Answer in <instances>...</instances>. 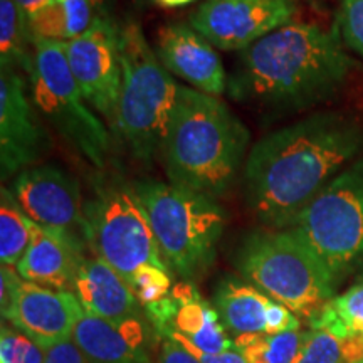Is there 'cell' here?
Here are the masks:
<instances>
[{
  "instance_id": "obj_2",
  "label": "cell",
  "mask_w": 363,
  "mask_h": 363,
  "mask_svg": "<svg viewBox=\"0 0 363 363\" xmlns=\"http://www.w3.org/2000/svg\"><path fill=\"white\" fill-rule=\"evenodd\" d=\"M353 61L335 33L289 22L240 51L227 91L264 111H296L333 96Z\"/></svg>"
},
{
  "instance_id": "obj_16",
  "label": "cell",
  "mask_w": 363,
  "mask_h": 363,
  "mask_svg": "<svg viewBox=\"0 0 363 363\" xmlns=\"http://www.w3.org/2000/svg\"><path fill=\"white\" fill-rule=\"evenodd\" d=\"M84 244L83 238L34 222L29 247L16 271L30 283L72 293L76 274L86 257Z\"/></svg>"
},
{
  "instance_id": "obj_10",
  "label": "cell",
  "mask_w": 363,
  "mask_h": 363,
  "mask_svg": "<svg viewBox=\"0 0 363 363\" xmlns=\"http://www.w3.org/2000/svg\"><path fill=\"white\" fill-rule=\"evenodd\" d=\"M121 29L96 16L79 38L65 40L67 65L81 93L94 111L115 128L121 91Z\"/></svg>"
},
{
  "instance_id": "obj_30",
  "label": "cell",
  "mask_w": 363,
  "mask_h": 363,
  "mask_svg": "<svg viewBox=\"0 0 363 363\" xmlns=\"http://www.w3.org/2000/svg\"><path fill=\"white\" fill-rule=\"evenodd\" d=\"M65 9L67 22V40L79 38L93 24V0H57Z\"/></svg>"
},
{
  "instance_id": "obj_3",
  "label": "cell",
  "mask_w": 363,
  "mask_h": 363,
  "mask_svg": "<svg viewBox=\"0 0 363 363\" xmlns=\"http://www.w3.org/2000/svg\"><path fill=\"white\" fill-rule=\"evenodd\" d=\"M249 140V130L225 103L182 86L162 148L170 184L220 197L247 160Z\"/></svg>"
},
{
  "instance_id": "obj_32",
  "label": "cell",
  "mask_w": 363,
  "mask_h": 363,
  "mask_svg": "<svg viewBox=\"0 0 363 363\" xmlns=\"http://www.w3.org/2000/svg\"><path fill=\"white\" fill-rule=\"evenodd\" d=\"M44 363H89L72 340L45 348Z\"/></svg>"
},
{
  "instance_id": "obj_17",
  "label": "cell",
  "mask_w": 363,
  "mask_h": 363,
  "mask_svg": "<svg viewBox=\"0 0 363 363\" xmlns=\"http://www.w3.org/2000/svg\"><path fill=\"white\" fill-rule=\"evenodd\" d=\"M72 342L89 363H147V331L138 318L120 321L81 313Z\"/></svg>"
},
{
  "instance_id": "obj_7",
  "label": "cell",
  "mask_w": 363,
  "mask_h": 363,
  "mask_svg": "<svg viewBox=\"0 0 363 363\" xmlns=\"http://www.w3.org/2000/svg\"><path fill=\"white\" fill-rule=\"evenodd\" d=\"M27 76L34 106L91 165L103 169L110 153V133L81 93L62 43H34L33 67Z\"/></svg>"
},
{
  "instance_id": "obj_15",
  "label": "cell",
  "mask_w": 363,
  "mask_h": 363,
  "mask_svg": "<svg viewBox=\"0 0 363 363\" xmlns=\"http://www.w3.org/2000/svg\"><path fill=\"white\" fill-rule=\"evenodd\" d=\"M155 52L170 74L187 81L194 89L216 98L227 91L229 79L219 54L190 24L163 26L158 30Z\"/></svg>"
},
{
  "instance_id": "obj_6",
  "label": "cell",
  "mask_w": 363,
  "mask_h": 363,
  "mask_svg": "<svg viewBox=\"0 0 363 363\" xmlns=\"http://www.w3.org/2000/svg\"><path fill=\"white\" fill-rule=\"evenodd\" d=\"M235 262L244 279L306 320L333 298L338 284L293 229L251 234Z\"/></svg>"
},
{
  "instance_id": "obj_12",
  "label": "cell",
  "mask_w": 363,
  "mask_h": 363,
  "mask_svg": "<svg viewBox=\"0 0 363 363\" xmlns=\"http://www.w3.org/2000/svg\"><path fill=\"white\" fill-rule=\"evenodd\" d=\"M11 192L22 211L38 225L66 230L86 242L83 194L78 180L57 165H35L22 170Z\"/></svg>"
},
{
  "instance_id": "obj_29",
  "label": "cell",
  "mask_w": 363,
  "mask_h": 363,
  "mask_svg": "<svg viewBox=\"0 0 363 363\" xmlns=\"http://www.w3.org/2000/svg\"><path fill=\"white\" fill-rule=\"evenodd\" d=\"M340 27L348 48L363 57V0H342Z\"/></svg>"
},
{
  "instance_id": "obj_33",
  "label": "cell",
  "mask_w": 363,
  "mask_h": 363,
  "mask_svg": "<svg viewBox=\"0 0 363 363\" xmlns=\"http://www.w3.org/2000/svg\"><path fill=\"white\" fill-rule=\"evenodd\" d=\"M158 363H199V362L195 360L187 350H184L179 343H175L174 340L167 338L165 342L162 343L160 362Z\"/></svg>"
},
{
  "instance_id": "obj_20",
  "label": "cell",
  "mask_w": 363,
  "mask_h": 363,
  "mask_svg": "<svg viewBox=\"0 0 363 363\" xmlns=\"http://www.w3.org/2000/svg\"><path fill=\"white\" fill-rule=\"evenodd\" d=\"M274 299L259 288L238 278H224L217 286L214 303L217 313L235 337L266 335L267 315Z\"/></svg>"
},
{
  "instance_id": "obj_26",
  "label": "cell",
  "mask_w": 363,
  "mask_h": 363,
  "mask_svg": "<svg viewBox=\"0 0 363 363\" xmlns=\"http://www.w3.org/2000/svg\"><path fill=\"white\" fill-rule=\"evenodd\" d=\"M45 348L19 330L2 325L0 363H44Z\"/></svg>"
},
{
  "instance_id": "obj_11",
  "label": "cell",
  "mask_w": 363,
  "mask_h": 363,
  "mask_svg": "<svg viewBox=\"0 0 363 363\" xmlns=\"http://www.w3.org/2000/svg\"><path fill=\"white\" fill-rule=\"evenodd\" d=\"M296 0H207L190 16V26L214 48L244 51L291 22Z\"/></svg>"
},
{
  "instance_id": "obj_36",
  "label": "cell",
  "mask_w": 363,
  "mask_h": 363,
  "mask_svg": "<svg viewBox=\"0 0 363 363\" xmlns=\"http://www.w3.org/2000/svg\"><path fill=\"white\" fill-rule=\"evenodd\" d=\"M355 363H363V358H362V360H360V362H355Z\"/></svg>"
},
{
  "instance_id": "obj_9",
  "label": "cell",
  "mask_w": 363,
  "mask_h": 363,
  "mask_svg": "<svg viewBox=\"0 0 363 363\" xmlns=\"http://www.w3.org/2000/svg\"><path fill=\"white\" fill-rule=\"evenodd\" d=\"M84 217L86 239L94 256L106 261L128 284L147 264L169 269L131 184L104 182L86 203Z\"/></svg>"
},
{
  "instance_id": "obj_23",
  "label": "cell",
  "mask_w": 363,
  "mask_h": 363,
  "mask_svg": "<svg viewBox=\"0 0 363 363\" xmlns=\"http://www.w3.org/2000/svg\"><path fill=\"white\" fill-rule=\"evenodd\" d=\"M34 222L22 211L11 190H0V261L17 266L29 247Z\"/></svg>"
},
{
  "instance_id": "obj_1",
  "label": "cell",
  "mask_w": 363,
  "mask_h": 363,
  "mask_svg": "<svg viewBox=\"0 0 363 363\" xmlns=\"http://www.w3.org/2000/svg\"><path fill=\"white\" fill-rule=\"evenodd\" d=\"M363 150V126L343 113H318L261 138L244 163V195L262 224L289 229Z\"/></svg>"
},
{
  "instance_id": "obj_5",
  "label": "cell",
  "mask_w": 363,
  "mask_h": 363,
  "mask_svg": "<svg viewBox=\"0 0 363 363\" xmlns=\"http://www.w3.org/2000/svg\"><path fill=\"white\" fill-rule=\"evenodd\" d=\"M131 185L169 267L189 279L206 271L224 233V207L214 197L160 180L143 179Z\"/></svg>"
},
{
  "instance_id": "obj_28",
  "label": "cell",
  "mask_w": 363,
  "mask_h": 363,
  "mask_svg": "<svg viewBox=\"0 0 363 363\" xmlns=\"http://www.w3.org/2000/svg\"><path fill=\"white\" fill-rule=\"evenodd\" d=\"M27 22H29L33 44L38 40H57V43L67 40L66 13L57 0L35 12Z\"/></svg>"
},
{
  "instance_id": "obj_8",
  "label": "cell",
  "mask_w": 363,
  "mask_h": 363,
  "mask_svg": "<svg viewBox=\"0 0 363 363\" xmlns=\"http://www.w3.org/2000/svg\"><path fill=\"white\" fill-rule=\"evenodd\" d=\"M337 283L363 264V158L338 174L289 227Z\"/></svg>"
},
{
  "instance_id": "obj_34",
  "label": "cell",
  "mask_w": 363,
  "mask_h": 363,
  "mask_svg": "<svg viewBox=\"0 0 363 363\" xmlns=\"http://www.w3.org/2000/svg\"><path fill=\"white\" fill-rule=\"evenodd\" d=\"M16 2L17 6L22 9V12L26 13L27 19H29V17H33L35 12H39L40 9L52 4L54 0H16Z\"/></svg>"
},
{
  "instance_id": "obj_4",
  "label": "cell",
  "mask_w": 363,
  "mask_h": 363,
  "mask_svg": "<svg viewBox=\"0 0 363 363\" xmlns=\"http://www.w3.org/2000/svg\"><path fill=\"white\" fill-rule=\"evenodd\" d=\"M121 91L115 130L142 162L162 155L182 86L163 67L138 24L121 27Z\"/></svg>"
},
{
  "instance_id": "obj_21",
  "label": "cell",
  "mask_w": 363,
  "mask_h": 363,
  "mask_svg": "<svg viewBox=\"0 0 363 363\" xmlns=\"http://www.w3.org/2000/svg\"><path fill=\"white\" fill-rule=\"evenodd\" d=\"M308 321L311 330L328 331L340 340L363 338V281L331 298Z\"/></svg>"
},
{
  "instance_id": "obj_14",
  "label": "cell",
  "mask_w": 363,
  "mask_h": 363,
  "mask_svg": "<svg viewBox=\"0 0 363 363\" xmlns=\"http://www.w3.org/2000/svg\"><path fill=\"white\" fill-rule=\"evenodd\" d=\"M83 308L71 291L21 279L2 318L44 348L72 340Z\"/></svg>"
},
{
  "instance_id": "obj_13",
  "label": "cell",
  "mask_w": 363,
  "mask_h": 363,
  "mask_svg": "<svg viewBox=\"0 0 363 363\" xmlns=\"http://www.w3.org/2000/svg\"><path fill=\"white\" fill-rule=\"evenodd\" d=\"M48 150V135L39 125L27 98L19 71L0 69V175H12L33 167Z\"/></svg>"
},
{
  "instance_id": "obj_19",
  "label": "cell",
  "mask_w": 363,
  "mask_h": 363,
  "mask_svg": "<svg viewBox=\"0 0 363 363\" xmlns=\"http://www.w3.org/2000/svg\"><path fill=\"white\" fill-rule=\"evenodd\" d=\"M72 294L83 311L104 320L120 321L136 315L138 298L120 272L101 257H84L81 262Z\"/></svg>"
},
{
  "instance_id": "obj_25",
  "label": "cell",
  "mask_w": 363,
  "mask_h": 363,
  "mask_svg": "<svg viewBox=\"0 0 363 363\" xmlns=\"http://www.w3.org/2000/svg\"><path fill=\"white\" fill-rule=\"evenodd\" d=\"M303 342L299 331L278 335H239L234 348L247 363H293Z\"/></svg>"
},
{
  "instance_id": "obj_27",
  "label": "cell",
  "mask_w": 363,
  "mask_h": 363,
  "mask_svg": "<svg viewBox=\"0 0 363 363\" xmlns=\"http://www.w3.org/2000/svg\"><path fill=\"white\" fill-rule=\"evenodd\" d=\"M130 286L133 288L136 298L143 306L153 305V303L160 301L172 293L169 269H162V267L152 264L140 267L135 272Z\"/></svg>"
},
{
  "instance_id": "obj_35",
  "label": "cell",
  "mask_w": 363,
  "mask_h": 363,
  "mask_svg": "<svg viewBox=\"0 0 363 363\" xmlns=\"http://www.w3.org/2000/svg\"><path fill=\"white\" fill-rule=\"evenodd\" d=\"M157 6L165 7V9H175V7H182L187 6L190 2H195V0H153Z\"/></svg>"
},
{
  "instance_id": "obj_31",
  "label": "cell",
  "mask_w": 363,
  "mask_h": 363,
  "mask_svg": "<svg viewBox=\"0 0 363 363\" xmlns=\"http://www.w3.org/2000/svg\"><path fill=\"white\" fill-rule=\"evenodd\" d=\"M169 338L174 340L175 343H179L180 347L184 348V350H187L199 363H247L244 360V357L235 350V348H230V350L220 352V353H207V352L199 350L197 347H194V345H190L189 342H185V340L182 338H177V337H169Z\"/></svg>"
},
{
  "instance_id": "obj_22",
  "label": "cell",
  "mask_w": 363,
  "mask_h": 363,
  "mask_svg": "<svg viewBox=\"0 0 363 363\" xmlns=\"http://www.w3.org/2000/svg\"><path fill=\"white\" fill-rule=\"evenodd\" d=\"M29 22L16 0H0V69H24L29 74L33 56L29 52Z\"/></svg>"
},
{
  "instance_id": "obj_18",
  "label": "cell",
  "mask_w": 363,
  "mask_h": 363,
  "mask_svg": "<svg viewBox=\"0 0 363 363\" xmlns=\"http://www.w3.org/2000/svg\"><path fill=\"white\" fill-rule=\"evenodd\" d=\"M172 310L169 320L160 326L162 335L185 340L199 350L220 353L234 348L225 335L217 310L203 299L190 283H179L170 293Z\"/></svg>"
},
{
  "instance_id": "obj_24",
  "label": "cell",
  "mask_w": 363,
  "mask_h": 363,
  "mask_svg": "<svg viewBox=\"0 0 363 363\" xmlns=\"http://www.w3.org/2000/svg\"><path fill=\"white\" fill-rule=\"evenodd\" d=\"M363 358V338L340 340L328 331L310 330L293 363H355Z\"/></svg>"
}]
</instances>
